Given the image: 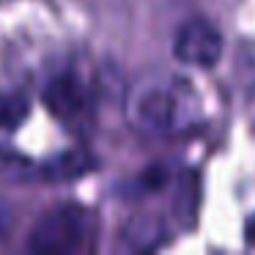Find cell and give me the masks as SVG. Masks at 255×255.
Returning a JSON list of instances; mask_svg holds the SVG:
<instances>
[{
  "instance_id": "cell-1",
  "label": "cell",
  "mask_w": 255,
  "mask_h": 255,
  "mask_svg": "<svg viewBox=\"0 0 255 255\" xmlns=\"http://www.w3.org/2000/svg\"><path fill=\"white\" fill-rule=\"evenodd\" d=\"M127 118L151 137H178L203 118L198 91L178 74H145L127 94Z\"/></svg>"
},
{
  "instance_id": "cell-2",
  "label": "cell",
  "mask_w": 255,
  "mask_h": 255,
  "mask_svg": "<svg viewBox=\"0 0 255 255\" xmlns=\"http://www.w3.org/2000/svg\"><path fill=\"white\" fill-rule=\"evenodd\" d=\"M96 233V220L85 206L63 203L50 209L30 233V250L39 255H69L88 250Z\"/></svg>"
},
{
  "instance_id": "cell-3",
  "label": "cell",
  "mask_w": 255,
  "mask_h": 255,
  "mask_svg": "<svg viewBox=\"0 0 255 255\" xmlns=\"http://www.w3.org/2000/svg\"><path fill=\"white\" fill-rule=\"evenodd\" d=\"M44 102L61 121H83L94 110V85L74 69L55 74L44 88Z\"/></svg>"
},
{
  "instance_id": "cell-4",
  "label": "cell",
  "mask_w": 255,
  "mask_h": 255,
  "mask_svg": "<svg viewBox=\"0 0 255 255\" xmlns=\"http://www.w3.org/2000/svg\"><path fill=\"white\" fill-rule=\"evenodd\" d=\"M173 52L181 63L195 69H209L220 61L222 55V36L209 19H187L176 30L173 39Z\"/></svg>"
},
{
  "instance_id": "cell-5",
  "label": "cell",
  "mask_w": 255,
  "mask_h": 255,
  "mask_svg": "<svg viewBox=\"0 0 255 255\" xmlns=\"http://www.w3.org/2000/svg\"><path fill=\"white\" fill-rule=\"evenodd\" d=\"M28 116V96L17 91L0 94V132H14Z\"/></svg>"
},
{
  "instance_id": "cell-6",
  "label": "cell",
  "mask_w": 255,
  "mask_h": 255,
  "mask_svg": "<svg viewBox=\"0 0 255 255\" xmlns=\"http://www.w3.org/2000/svg\"><path fill=\"white\" fill-rule=\"evenodd\" d=\"M88 167V159L83 154H61L52 162L44 165V176L52 178V181H61V178H74Z\"/></svg>"
},
{
  "instance_id": "cell-7",
  "label": "cell",
  "mask_w": 255,
  "mask_h": 255,
  "mask_svg": "<svg viewBox=\"0 0 255 255\" xmlns=\"http://www.w3.org/2000/svg\"><path fill=\"white\" fill-rule=\"evenodd\" d=\"M11 225H14V211H11V206H8V200L0 198V239L11 231Z\"/></svg>"
}]
</instances>
